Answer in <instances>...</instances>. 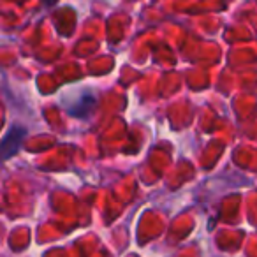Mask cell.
Instances as JSON below:
<instances>
[{"label": "cell", "instance_id": "6da1fadb", "mask_svg": "<svg viewBox=\"0 0 257 257\" xmlns=\"http://www.w3.org/2000/svg\"><path fill=\"white\" fill-rule=\"evenodd\" d=\"M23 138H25V131L23 128H11V133L6 134L4 143H2V152H4V159H9L18 152L20 145H22Z\"/></svg>", "mask_w": 257, "mask_h": 257}]
</instances>
